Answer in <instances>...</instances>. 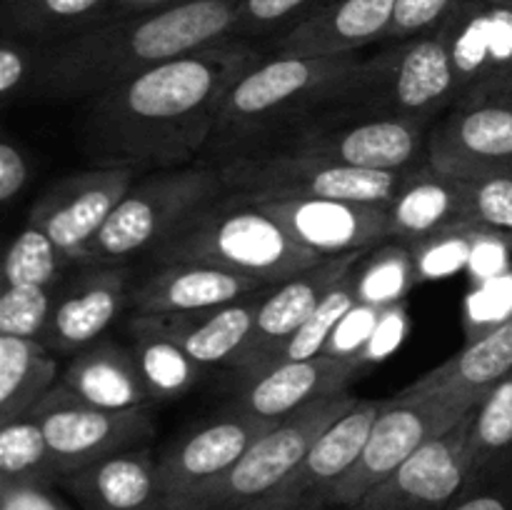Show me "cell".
<instances>
[{
	"label": "cell",
	"mask_w": 512,
	"mask_h": 510,
	"mask_svg": "<svg viewBox=\"0 0 512 510\" xmlns=\"http://www.w3.org/2000/svg\"><path fill=\"white\" fill-rule=\"evenodd\" d=\"M260 58L253 40L230 38L93 95L80 125L85 155L140 175L193 165L208 150L230 88Z\"/></svg>",
	"instance_id": "6da1fadb"
},
{
	"label": "cell",
	"mask_w": 512,
	"mask_h": 510,
	"mask_svg": "<svg viewBox=\"0 0 512 510\" xmlns=\"http://www.w3.org/2000/svg\"><path fill=\"white\" fill-rule=\"evenodd\" d=\"M240 0H183L173 8L120 15L60 43L35 45L25 95L88 100L160 63L238 38Z\"/></svg>",
	"instance_id": "7a4b0ae2"
},
{
	"label": "cell",
	"mask_w": 512,
	"mask_h": 510,
	"mask_svg": "<svg viewBox=\"0 0 512 510\" xmlns=\"http://www.w3.org/2000/svg\"><path fill=\"white\" fill-rule=\"evenodd\" d=\"M365 55H263L230 88L205 153L215 163L263 148L318 115L343 108Z\"/></svg>",
	"instance_id": "3957f363"
},
{
	"label": "cell",
	"mask_w": 512,
	"mask_h": 510,
	"mask_svg": "<svg viewBox=\"0 0 512 510\" xmlns=\"http://www.w3.org/2000/svg\"><path fill=\"white\" fill-rule=\"evenodd\" d=\"M155 265L205 263L275 285L320 260L298 243L260 205L235 203L225 195L180 225L148 255Z\"/></svg>",
	"instance_id": "277c9868"
},
{
	"label": "cell",
	"mask_w": 512,
	"mask_h": 510,
	"mask_svg": "<svg viewBox=\"0 0 512 510\" xmlns=\"http://www.w3.org/2000/svg\"><path fill=\"white\" fill-rule=\"evenodd\" d=\"M218 165H185L138 175L103 228L83 248L80 265H125L150 255L193 215L225 198Z\"/></svg>",
	"instance_id": "5b68a950"
},
{
	"label": "cell",
	"mask_w": 512,
	"mask_h": 510,
	"mask_svg": "<svg viewBox=\"0 0 512 510\" xmlns=\"http://www.w3.org/2000/svg\"><path fill=\"white\" fill-rule=\"evenodd\" d=\"M213 165H218L223 175L228 198L248 205L280 200H353L388 205L410 173L353 168L285 148H255Z\"/></svg>",
	"instance_id": "8992f818"
},
{
	"label": "cell",
	"mask_w": 512,
	"mask_h": 510,
	"mask_svg": "<svg viewBox=\"0 0 512 510\" xmlns=\"http://www.w3.org/2000/svg\"><path fill=\"white\" fill-rule=\"evenodd\" d=\"M458 100L448 23L363 58L340 110L433 123Z\"/></svg>",
	"instance_id": "52a82bcc"
},
{
	"label": "cell",
	"mask_w": 512,
	"mask_h": 510,
	"mask_svg": "<svg viewBox=\"0 0 512 510\" xmlns=\"http://www.w3.org/2000/svg\"><path fill=\"white\" fill-rule=\"evenodd\" d=\"M430 123L333 110L263 148H285L368 170H413L428 163Z\"/></svg>",
	"instance_id": "ba28073f"
},
{
	"label": "cell",
	"mask_w": 512,
	"mask_h": 510,
	"mask_svg": "<svg viewBox=\"0 0 512 510\" xmlns=\"http://www.w3.org/2000/svg\"><path fill=\"white\" fill-rule=\"evenodd\" d=\"M473 405L448 395H405L383 400V410L375 418L373 430L360 450L353 468L330 490L328 505L348 508L365 493L408 463L430 440L453 430Z\"/></svg>",
	"instance_id": "9c48e42d"
},
{
	"label": "cell",
	"mask_w": 512,
	"mask_h": 510,
	"mask_svg": "<svg viewBox=\"0 0 512 510\" xmlns=\"http://www.w3.org/2000/svg\"><path fill=\"white\" fill-rule=\"evenodd\" d=\"M358 400L348 393L330 395L275 423L200 500L198 510H250L273 495L308 455L315 440Z\"/></svg>",
	"instance_id": "30bf717a"
},
{
	"label": "cell",
	"mask_w": 512,
	"mask_h": 510,
	"mask_svg": "<svg viewBox=\"0 0 512 510\" xmlns=\"http://www.w3.org/2000/svg\"><path fill=\"white\" fill-rule=\"evenodd\" d=\"M30 415L43 428L60 480L95 460L138 448L155 433L150 405L130 410L98 408L63 383H55Z\"/></svg>",
	"instance_id": "8fae6325"
},
{
	"label": "cell",
	"mask_w": 512,
	"mask_h": 510,
	"mask_svg": "<svg viewBox=\"0 0 512 510\" xmlns=\"http://www.w3.org/2000/svg\"><path fill=\"white\" fill-rule=\"evenodd\" d=\"M428 163L463 180L512 173V83H490L455 100L430 133Z\"/></svg>",
	"instance_id": "7c38bea8"
},
{
	"label": "cell",
	"mask_w": 512,
	"mask_h": 510,
	"mask_svg": "<svg viewBox=\"0 0 512 510\" xmlns=\"http://www.w3.org/2000/svg\"><path fill=\"white\" fill-rule=\"evenodd\" d=\"M273 425L275 420L255 418L235 408L175 440L158 460L168 510H198L200 500Z\"/></svg>",
	"instance_id": "4fadbf2b"
},
{
	"label": "cell",
	"mask_w": 512,
	"mask_h": 510,
	"mask_svg": "<svg viewBox=\"0 0 512 510\" xmlns=\"http://www.w3.org/2000/svg\"><path fill=\"white\" fill-rule=\"evenodd\" d=\"M473 418L475 410L453 430L430 440L358 503L340 510H448L473 485L468 453Z\"/></svg>",
	"instance_id": "5bb4252c"
},
{
	"label": "cell",
	"mask_w": 512,
	"mask_h": 510,
	"mask_svg": "<svg viewBox=\"0 0 512 510\" xmlns=\"http://www.w3.org/2000/svg\"><path fill=\"white\" fill-rule=\"evenodd\" d=\"M138 175V170L115 165H93L65 175L35 200L28 225L43 230L70 263H78L85 245L98 235Z\"/></svg>",
	"instance_id": "9a60e30c"
},
{
	"label": "cell",
	"mask_w": 512,
	"mask_h": 510,
	"mask_svg": "<svg viewBox=\"0 0 512 510\" xmlns=\"http://www.w3.org/2000/svg\"><path fill=\"white\" fill-rule=\"evenodd\" d=\"M383 400H358L343 418L335 420L313 443L285 483L250 510H325L328 495L353 468L373 430Z\"/></svg>",
	"instance_id": "2e32d148"
},
{
	"label": "cell",
	"mask_w": 512,
	"mask_h": 510,
	"mask_svg": "<svg viewBox=\"0 0 512 510\" xmlns=\"http://www.w3.org/2000/svg\"><path fill=\"white\" fill-rule=\"evenodd\" d=\"M303 248L318 258H340L368 253L390 240V218L385 203L353 200H280L260 203Z\"/></svg>",
	"instance_id": "e0dca14e"
},
{
	"label": "cell",
	"mask_w": 512,
	"mask_h": 510,
	"mask_svg": "<svg viewBox=\"0 0 512 510\" xmlns=\"http://www.w3.org/2000/svg\"><path fill=\"white\" fill-rule=\"evenodd\" d=\"M130 290L128 265H83L73 280L55 290L53 315L40 343L55 355L88 348L130 305Z\"/></svg>",
	"instance_id": "ac0fdd59"
},
{
	"label": "cell",
	"mask_w": 512,
	"mask_h": 510,
	"mask_svg": "<svg viewBox=\"0 0 512 510\" xmlns=\"http://www.w3.org/2000/svg\"><path fill=\"white\" fill-rule=\"evenodd\" d=\"M363 255L365 253H350L340 255V258H325L313 268L303 270L283 283H275L263 295L258 315H255L253 335L233 365L240 380L258 373L263 360L318 310L328 290L340 283L345 275L353 273Z\"/></svg>",
	"instance_id": "d6986e66"
},
{
	"label": "cell",
	"mask_w": 512,
	"mask_h": 510,
	"mask_svg": "<svg viewBox=\"0 0 512 510\" xmlns=\"http://www.w3.org/2000/svg\"><path fill=\"white\" fill-rule=\"evenodd\" d=\"M398 0H330L320 10L278 35L263 55L340 58L358 55L373 43H385Z\"/></svg>",
	"instance_id": "ffe728a7"
},
{
	"label": "cell",
	"mask_w": 512,
	"mask_h": 510,
	"mask_svg": "<svg viewBox=\"0 0 512 510\" xmlns=\"http://www.w3.org/2000/svg\"><path fill=\"white\" fill-rule=\"evenodd\" d=\"M268 288L250 275L205 263L155 265L130 290L133 315H180L218 308Z\"/></svg>",
	"instance_id": "44dd1931"
},
{
	"label": "cell",
	"mask_w": 512,
	"mask_h": 510,
	"mask_svg": "<svg viewBox=\"0 0 512 510\" xmlns=\"http://www.w3.org/2000/svg\"><path fill=\"white\" fill-rule=\"evenodd\" d=\"M363 365L335 355L280 363L243 380L235 408L263 420H283L318 400L345 393V385L360 375Z\"/></svg>",
	"instance_id": "7402d4cb"
},
{
	"label": "cell",
	"mask_w": 512,
	"mask_h": 510,
	"mask_svg": "<svg viewBox=\"0 0 512 510\" xmlns=\"http://www.w3.org/2000/svg\"><path fill=\"white\" fill-rule=\"evenodd\" d=\"M388 243L415 245L440 230L473 223L470 220V183L440 173L430 163L408 173L395 198L388 203Z\"/></svg>",
	"instance_id": "603a6c76"
},
{
	"label": "cell",
	"mask_w": 512,
	"mask_h": 510,
	"mask_svg": "<svg viewBox=\"0 0 512 510\" xmlns=\"http://www.w3.org/2000/svg\"><path fill=\"white\" fill-rule=\"evenodd\" d=\"M85 510H168L158 460L150 448H128L63 478Z\"/></svg>",
	"instance_id": "cb8c5ba5"
},
{
	"label": "cell",
	"mask_w": 512,
	"mask_h": 510,
	"mask_svg": "<svg viewBox=\"0 0 512 510\" xmlns=\"http://www.w3.org/2000/svg\"><path fill=\"white\" fill-rule=\"evenodd\" d=\"M512 370V315L478 338L468 340L460 353L403 388L405 395H448L478 408L485 395Z\"/></svg>",
	"instance_id": "d4e9b609"
},
{
	"label": "cell",
	"mask_w": 512,
	"mask_h": 510,
	"mask_svg": "<svg viewBox=\"0 0 512 510\" xmlns=\"http://www.w3.org/2000/svg\"><path fill=\"white\" fill-rule=\"evenodd\" d=\"M270 288L273 285L248 295V298L235 300V303L218 305V308L198 310V313L155 315V318L168 330L170 338L183 345L185 353L195 363H200L203 368H213V365L233 368L253 335L260 300Z\"/></svg>",
	"instance_id": "484cf974"
},
{
	"label": "cell",
	"mask_w": 512,
	"mask_h": 510,
	"mask_svg": "<svg viewBox=\"0 0 512 510\" xmlns=\"http://www.w3.org/2000/svg\"><path fill=\"white\" fill-rule=\"evenodd\" d=\"M60 383L98 408L130 410L153 403L130 345L125 348L110 338L78 350L60 373Z\"/></svg>",
	"instance_id": "4316f807"
},
{
	"label": "cell",
	"mask_w": 512,
	"mask_h": 510,
	"mask_svg": "<svg viewBox=\"0 0 512 510\" xmlns=\"http://www.w3.org/2000/svg\"><path fill=\"white\" fill-rule=\"evenodd\" d=\"M120 0H15L3 5V35L53 45L118 18Z\"/></svg>",
	"instance_id": "83f0119b"
},
{
	"label": "cell",
	"mask_w": 512,
	"mask_h": 510,
	"mask_svg": "<svg viewBox=\"0 0 512 510\" xmlns=\"http://www.w3.org/2000/svg\"><path fill=\"white\" fill-rule=\"evenodd\" d=\"M128 333L130 350L153 403L183 398L198 383L205 368L185 353L178 340L170 338L155 315H133Z\"/></svg>",
	"instance_id": "f1b7e54d"
},
{
	"label": "cell",
	"mask_w": 512,
	"mask_h": 510,
	"mask_svg": "<svg viewBox=\"0 0 512 510\" xmlns=\"http://www.w3.org/2000/svg\"><path fill=\"white\" fill-rule=\"evenodd\" d=\"M58 378V358L40 340L0 335V423L28 415Z\"/></svg>",
	"instance_id": "f546056e"
},
{
	"label": "cell",
	"mask_w": 512,
	"mask_h": 510,
	"mask_svg": "<svg viewBox=\"0 0 512 510\" xmlns=\"http://www.w3.org/2000/svg\"><path fill=\"white\" fill-rule=\"evenodd\" d=\"M418 283L413 253L403 243H383L368 250L353 270V285L358 303L390 308L405 303Z\"/></svg>",
	"instance_id": "4dcf8cb0"
},
{
	"label": "cell",
	"mask_w": 512,
	"mask_h": 510,
	"mask_svg": "<svg viewBox=\"0 0 512 510\" xmlns=\"http://www.w3.org/2000/svg\"><path fill=\"white\" fill-rule=\"evenodd\" d=\"M468 453L473 463V485L512 453V370L475 408Z\"/></svg>",
	"instance_id": "1f68e13d"
},
{
	"label": "cell",
	"mask_w": 512,
	"mask_h": 510,
	"mask_svg": "<svg viewBox=\"0 0 512 510\" xmlns=\"http://www.w3.org/2000/svg\"><path fill=\"white\" fill-rule=\"evenodd\" d=\"M355 303H358V295H355L353 273H350L345 275L340 283H335L333 288L328 290V295L323 298V303L318 305V310H315V313L310 315L288 340H283V343L263 360L258 373H263V370L280 363H295V360H308L325 355V348H328L335 328H338L340 320L350 313V308H353ZM250 378H253V375H250Z\"/></svg>",
	"instance_id": "d6a6232c"
},
{
	"label": "cell",
	"mask_w": 512,
	"mask_h": 510,
	"mask_svg": "<svg viewBox=\"0 0 512 510\" xmlns=\"http://www.w3.org/2000/svg\"><path fill=\"white\" fill-rule=\"evenodd\" d=\"M0 480L45 485L60 480L43 428L30 413L0 423Z\"/></svg>",
	"instance_id": "836d02e7"
},
{
	"label": "cell",
	"mask_w": 512,
	"mask_h": 510,
	"mask_svg": "<svg viewBox=\"0 0 512 510\" xmlns=\"http://www.w3.org/2000/svg\"><path fill=\"white\" fill-rule=\"evenodd\" d=\"M70 263L63 250L48 238L40 228L25 223L15 235L8 253L3 258V285H58L63 265Z\"/></svg>",
	"instance_id": "e575fe53"
},
{
	"label": "cell",
	"mask_w": 512,
	"mask_h": 510,
	"mask_svg": "<svg viewBox=\"0 0 512 510\" xmlns=\"http://www.w3.org/2000/svg\"><path fill=\"white\" fill-rule=\"evenodd\" d=\"M483 230L485 225L463 223L410 245L415 270H418V283L453 278L460 270H468Z\"/></svg>",
	"instance_id": "d590c367"
},
{
	"label": "cell",
	"mask_w": 512,
	"mask_h": 510,
	"mask_svg": "<svg viewBox=\"0 0 512 510\" xmlns=\"http://www.w3.org/2000/svg\"><path fill=\"white\" fill-rule=\"evenodd\" d=\"M55 290L50 285H3L0 290V335L43 340L53 315Z\"/></svg>",
	"instance_id": "8d00e7d4"
},
{
	"label": "cell",
	"mask_w": 512,
	"mask_h": 510,
	"mask_svg": "<svg viewBox=\"0 0 512 510\" xmlns=\"http://www.w3.org/2000/svg\"><path fill=\"white\" fill-rule=\"evenodd\" d=\"M328 3L330 0H240L238 38H265L270 43Z\"/></svg>",
	"instance_id": "74e56055"
},
{
	"label": "cell",
	"mask_w": 512,
	"mask_h": 510,
	"mask_svg": "<svg viewBox=\"0 0 512 510\" xmlns=\"http://www.w3.org/2000/svg\"><path fill=\"white\" fill-rule=\"evenodd\" d=\"M470 183V220L512 238V173L485 175Z\"/></svg>",
	"instance_id": "f35d334b"
},
{
	"label": "cell",
	"mask_w": 512,
	"mask_h": 510,
	"mask_svg": "<svg viewBox=\"0 0 512 510\" xmlns=\"http://www.w3.org/2000/svg\"><path fill=\"white\" fill-rule=\"evenodd\" d=\"M468 3H473V0H398L388 43H398V40H408L435 30Z\"/></svg>",
	"instance_id": "ab89813d"
},
{
	"label": "cell",
	"mask_w": 512,
	"mask_h": 510,
	"mask_svg": "<svg viewBox=\"0 0 512 510\" xmlns=\"http://www.w3.org/2000/svg\"><path fill=\"white\" fill-rule=\"evenodd\" d=\"M385 308H375V305L355 303L350 308V313L340 320V325L335 328L333 338H330L325 355H335V358H348L360 363V355H363L365 345L373 338L375 328H378L380 318H383Z\"/></svg>",
	"instance_id": "60d3db41"
},
{
	"label": "cell",
	"mask_w": 512,
	"mask_h": 510,
	"mask_svg": "<svg viewBox=\"0 0 512 510\" xmlns=\"http://www.w3.org/2000/svg\"><path fill=\"white\" fill-rule=\"evenodd\" d=\"M35 70V45L3 35L0 45V95L3 100L25 95Z\"/></svg>",
	"instance_id": "b9f144b4"
},
{
	"label": "cell",
	"mask_w": 512,
	"mask_h": 510,
	"mask_svg": "<svg viewBox=\"0 0 512 510\" xmlns=\"http://www.w3.org/2000/svg\"><path fill=\"white\" fill-rule=\"evenodd\" d=\"M448 510H512V453Z\"/></svg>",
	"instance_id": "7bdbcfd3"
},
{
	"label": "cell",
	"mask_w": 512,
	"mask_h": 510,
	"mask_svg": "<svg viewBox=\"0 0 512 510\" xmlns=\"http://www.w3.org/2000/svg\"><path fill=\"white\" fill-rule=\"evenodd\" d=\"M405 335H408V310H405V303L385 308L373 338L368 340L363 355H360V365L368 368L370 363H378V360L388 358L390 353H395L403 345Z\"/></svg>",
	"instance_id": "ee69618b"
},
{
	"label": "cell",
	"mask_w": 512,
	"mask_h": 510,
	"mask_svg": "<svg viewBox=\"0 0 512 510\" xmlns=\"http://www.w3.org/2000/svg\"><path fill=\"white\" fill-rule=\"evenodd\" d=\"M0 510H70L45 483L0 480Z\"/></svg>",
	"instance_id": "f6af8a7d"
},
{
	"label": "cell",
	"mask_w": 512,
	"mask_h": 510,
	"mask_svg": "<svg viewBox=\"0 0 512 510\" xmlns=\"http://www.w3.org/2000/svg\"><path fill=\"white\" fill-rule=\"evenodd\" d=\"M28 183V160L10 140L0 143V200L10 203Z\"/></svg>",
	"instance_id": "bcb514c9"
},
{
	"label": "cell",
	"mask_w": 512,
	"mask_h": 510,
	"mask_svg": "<svg viewBox=\"0 0 512 510\" xmlns=\"http://www.w3.org/2000/svg\"><path fill=\"white\" fill-rule=\"evenodd\" d=\"M178 3H183V0H120L118 18L120 15H135V13H150V10L173 8V5Z\"/></svg>",
	"instance_id": "7dc6e473"
},
{
	"label": "cell",
	"mask_w": 512,
	"mask_h": 510,
	"mask_svg": "<svg viewBox=\"0 0 512 510\" xmlns=\"http://www.w3.org/2000/svg\"><path fill=\"white\" fill-rule=\"evenodd\" d=\"M8 3H15V0H0V5H8Z\"/></svg>",
	"instance_id": "c3c4849f"
}]
</instances>
